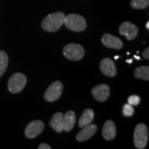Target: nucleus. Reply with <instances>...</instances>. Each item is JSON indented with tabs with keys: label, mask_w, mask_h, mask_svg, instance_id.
Here are the masks:
<instances>
[{
	"label": "nucleus",
	"mask_w": 149,
	"mask_h": 149,
	"mask_svg": "<svg viewBox=\"0 0 149 149\" xmlns=\"http://www.w3.org/2000/svg\"><path fill=\"white\" fill-rule=\"evenodd\" d=\"M63 55L71 61H79L84 57L85 51L84 48L78 44H68L63 48Z\"/></svg>",
	"instance_id": "nucleus-4"
},
{
	"label": "nucleus",
	"mask_w": 149,
	"mask_h": 149,
	"mask_svg": "<svg viewBox=\"0 0 149 149\" xmlns=\"http://www.w3.org/2000/svg\"><path fill=\"white\" fill-rule=\"evenodd\" d=\"M126 62H127V63H129V64H131V63L133 62V59H127V60L126 61Z\"/></svg>",
	"instance_id": "nucleus-24"
},
{
	"label": "nucleus",
	"mask_w": 149,
	"mask_h": 149,
	"mask_svg": "<svg viewBox=\"0 0 149 149\" xmlns=\"http://www.w3.org/2000/svg\"><path fill=\"white\" fill-rule=\"evenodd\" d=\"M75 113L72 111H68L64 115L63 118V128L67 132H69L73 128L75 124Z\"/></svg>",
	"instance_id": "nucleus-15"
},
{
	"label": "nucleus",
	"mask_w": 149,
	"mask_h": 149,
	"mask_svg": "<svg viewBox=\"0 0 149 149\" xmlns=\"http://www.w3.org/2000/svg\"><path fill=\"white\" fill-rule=\"evenodd\" d=\"M141 99L137 95H131L128 98V104L132 106H137L139 104Z\"/></svg>",
	"instance_id": "nucleus-21"
},
{
	"label": "nucleus",
	"mask_w": 149,
	"mask_h": 149,
	"mask_svg": "<svg viewBox=\"0 0 149 149\" xmlns=\"http://www.w3.org/2000/svg\"><path fill=\"white\" fill-rule=\"evenodd\" d=\"M123 115L126 117H131L132 115H133L134 113H135V110L133 106L130 105L129 104H124V107H123L122 110Z\"/></svg>",
	"instance_id": "nucleus-20"
},
{
	"label": "nucleus",
	"mask_w": 149,
	"mask_h": 149,
	"mask_svg": "<svg viewBox=\"0 0 149 149\" xmlns=\"http://www.w3.org/2000/svg\"><path fill=\"white\" fill-rule=\"evenodd\" d=\"M44 129V123L41 120H35L28 124L24 133L27 138L33 139L40 135Z\"/></svg>",
	"instance_id": "nucleus-7"
},
{
	"label": "nucleus",
	"mask_w": 149,
	"mask_h": 149,
	"mask_svg": "<svg viewBox=\"0 0 149 149\" xmlns=\"http://www.w3.org/2000/svg\"><path fill=\"white\" fill-rule=\"evenodd\" d=\"M63 118H64L63 113L58 112V113H56L53 115L49 122L50 126L57 133H61L64 130Z\"/></svg>",
	"instance_id": "nucleus-14"
},
{
	"label": "nucleus",
	"mask_w": 149,
	"mask_h": 149,
	"mask_svg": "<svg viewBox=\"0 0 149 149\" xmlns=\"http://www.w3.org/2000/svg\"><path fill=\"white\" fill-rule=\"evenodd\" d=\"M66 15L61 12L49 14L42 22V27L47 32H56L64 24Z\"/></svg>",
	"instance_id": "nucleus-1"
},
{
	"label": "nucleus",
	"mask_w": 149,
	"mask_h": 149,
	"mask_svg": "<svg viewBox=\"0 0 149 149\" xmlns=\"http://www.w3.org/2000/svg\"><path fill=\"white\" fill-rule=\"evenodd\" d=\"M97 127L95 124H88L82 128L76 136V139L78 141H84L88 140L95 134Z\"/></svg>",
	"instance_id": "nucleus-12"
},
{
	"label": "nucleus",
	"mask_w": 149,
	"mask_h": 149,
	"mask_svg": "<svg viewBox=\"0 0 149 149\" xmlns=\"http://www.w3.org/2000/svg\"><path fill=\"white\" fill-rule=\"evenodd\" d=\"M134 76L137 79L149 80V67L148 66H141L137 67L134 71Z\"/></svg>",
	"instance_id": "nucleus-17"
},
{
	"label": "nucleus",
	"mask_w": 149,
	"mask_h": 149,
	"mask_svg": "<svg viewBox=\"0 0 149 149\" xmlns=\"http://www.w3.org/2000/svg\"><path fill=\"white\" fill-rule=\"evenodd\" d=\"M118 58H119V56L117 55V56H115V59H117Z\"/></svg>",
	"instance_id": "nucleus-27"
},
{
	"label": "nucleus",
	"mask_w": 149,
	"mask_h": 149,
	"mask_svg": "<svg viewBox=\"0 0 149 149\" xmlns=\"http://www.w3.org/2000/svg\"><path fill=\"white\" fill-rule=\"evenodd\" d=\"M148 130L146 124H138L135 126L133 134L134 145L137 148L143 149L146 146L148 142Z\"/></svg>",
	"instance_id": "nucleus-2"
},
{
	"label": "nucleus",
	"mask_w": 149,
	"mask_h": 149,
	"mask_svg": "<svg viewBox=\"0 0 149 149\" xmlns=\"http://www.w3.org/2000/svg\"><path fill=\"white\" fill-rule=\"evenodd\" d=\"M64 24L67 29L74 32L84 31L87 26L84 17L77 14H69L66 17Z\"/></svg>",
	"instance_id": "nucleus-3"
},
{
	"label": "nucleus",
	"mask_w": 149,
	"mask_h": 149,
	"mask_svg": "<svg viewBox=\"0 0 149 149\" xmlns=\"http://www.w3.org/2000/svg\"><path fill=\"white\" fill-rule=\"evenodd\" d=\"M8 63V57L5 51H0V77L6 70Z\"/></svg>",
	"instance_id": "nucleus-18"
},
{
	"label": "nucleus",
	"mask_w": 149,
	"mask_h": 149,
	"mask_svg": "<svg viewBox=\"0 0 149 149\" xmlns=\"http://www.w3.org/2000/svg\"><path fill=\"white\" fill-rule=\"evenodd\" d=\"M93 96L98 102H105L110 96V88L107 84L97 85L91 91Z\"/></svg>",
	"instance_id": "nucleus-9"
},
{
	"label": "nucleus",
	"mask_w": 149,
	"mask_h": 149,
	"mask_svg": "<svg viewBox=\"0 0 149 149\" xmlns=\"http://www.w3.org/2000/svg\"><path fill=\"white\" fill-rule=\"evenodd\" d=\"M27 82L26 76L21 72H16L11 76L8 83V91L11 93H18L23 90Z\"/></svg>",
	"instance_id": "nucleus-5"
},
{
	"label": "nucleus",
	"mask_w": 149,
	"mask_h": 149,
	"mask_svg": "<svg viewBox=\"0 0 149 149\" xmlns=\"http://www.w3.org/2000/svg\"><path fill=\"white\" fill-rule=\"evenodd\" d=\"M134 57H135V59H137V60H140V59H141L140 57H139V56H137V55H134Z\"/></svg>",
	"instance_id": "nucleus-25"
},
{
	"label": "nucleus",
	"mask_w": 149,
	"mask_h": 149,
	"mask_svg": "<svg viewBox=\"0 0 149 149\" xmlns=\"http://www.w3.org/2000/svg\"><path fill=\"white\" fill-rule=\"evenodd\" d=\"M93 119H94V112L93 110L91 109H86L79 120V122H78L79 127L82 128L84 126L91 124Z\"/></svg>",
	"instance_id": "nucleus-16"
},
{
	"label": "nucleus",
	"mask_w": 149,
	"mask_h": 149,
	"mask_svg": "<svg viewBox=\"0 0 149 149\" xmlns=\"http://www.w3.org/2000/svg\"><path fill=\"white\" fill-rule=\"evenodd\" d=\"M143 57H144V59H146L148 60V59H149V48H146V49L144 50V51H143Z\"/></svg>",
	"instance_id": "nucleus-22"
},
{
	"label": "nucleus",
	"mask_w": 149,
	"mask_h": 149,
	"mask_svg": "<svg viewBox=\"0 0 149 149\" xmlns=\"http://www.w3.org/2000/svg\"><path fill=\"white\" fill-rule=\"evenodd\" d=\"M149 5V0H131L130 6L134 9H144Z\"/></svg>",
	"instance_id": "nucleus-19"
},
{
	"label": "nucleus",
	"mask_w": 149,
	"mask_h": 149,
	"mask_svg": "<svg viewBox=\"0 0 149 149\" xmlns=\"http://www.w3.org/2000/svg\"><path fill=\"white\" fill-rule=\"evenodd\" d=\"M116 126L112 120H107L102 128V136L107 140H112L116 136Z\"/></svg>",
	"instance_id": "nucleus-13"
},
{
	"label": "nucleus",
	"mask_w": 149,
	"mask_h": 149,
	"mask_svg": "<svg viewBox=\"0 0 149 149\" xmlns=\"http://www.w3.org/2000/svg\"><path fill=\"white\" fill-rule=\"evenodd\" d=\"M102 42L106 47L117 50L121 49L124 46L122 41L120 38L109 33H105L103 35L102 37Z\"/></svg>",
	"instance_id": "nucleus-11"
},
{
	"label": "nucleus",
	"mask_w": 149,
	"mask_h": 149,
	"mask_svg": "<svg viewBox=\"0 0 149 149\" xmlns=\"http://www.w3.org/2000/svg\"><path fill=\"white\" fill-rule=\"evenodd\" d=\"M64 86L60 81H55L49 86L44 93V97L46 101L49 102H55L62 94Z\"/></svg>",
	"instance_id": "nucleus-6"
},
{
	"label": "nucleus",
	"mask_w": 149,
	"mask_h": 149,
	"mask_svg": "<svg viewBox=\"0 0 149 149\" xmlns=\"http://www.w3.org/2000/svg\"><path fill=\"white\" fill-rule=\"evenodd\" d=\"M100 68L102 73L106 76L113 77L116 75L117 68L115 63L109 57H106L100 61Z\"/></svg>",
	"instance_id": "nucleus-10"
},
{
	"label": "nucleus",
	"mask_w": 149,
	"mask_h": 149,
	"mask_svg": "<svg viewBox=\"0 0 149 149\" xmlns=\"http://www.w3.org/2000/svg\"><path fill=\"white\" fill-rule=\"evenodd\" d=\"M146 28L147 29H149V22H147V23L146 24Z\"/></svg>",
	"instance_id": "nucleus-26"
},
{
	"label": "nucleus",
	"mask_w": 149,
	"mask_h": 149,
	"mask_svg": "<svg viewBox=\"0 0 149 149\" xmlns=\"http://www.w3.org/2000/svg\"><path fill=\"white\" fill-rule=\"evenodd\" d=\"M39 149H51V147L46 143H42L38 147Z\"/></svg>",
	"instance_id": "nucleus-23"
},
{
	"label": "nucleus",
	"mask_w": 149,
	"mask_h": 149,
	"mask_svg": "<svg viewBox=\"0 0 149 149\" xmlns=\"http://www.w3.org/2000/svg\"><path fill=\"white\" fill-rule=\"evenodd\" d=\"M119 33L125 36L128 40H133L138 33V28L129 22H124L119 28Z\"/></svg>",
	"instance_id": "nucleus-8"
}]
</instances>
